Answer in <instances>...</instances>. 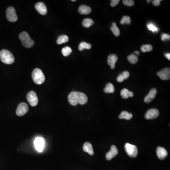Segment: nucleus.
<instances>
[{"label":"nucleus","mask_w":170,"mask_h":170,"mask_svg":"<svg viewBox=\"0 0 170 170\" xmlns=\"http://www.w3.org/2000/svg\"><path fill=\"white\" fill-rule=\"evenodd\" d=\"M19 38L23 46L26 48H31L34 44V41L30 38L29 34L26 32H22L20 34Z\"/></svg>","instance_id":"20e7f679"},{"label":"nucleus","mask_w":170,"mask_h":170,"mask_svg":"<svg viewBox=\"0 0 170 170\" xmlns=\"http://www.w3.org/2000/svg\"><path fill=\"white\" fill-rule=\"evenodd\" d=\"M161 39L163 41L166 40H169L170 39V36L167 34H163L161 36Z\"/></svg>","instance_id":"473e14b6"},{"label":"nucleus","mask_w":170,"mask_h":170,"mask_svg":"<svg viewBox=\"0 0 170 170\" xmlns=\"http://www.w3.org/2000/svg\"><path fill=\"white\" fill-rule=\"evenodd\" d=\"M26 98L28 102L32 106H36L38 102V97L36 94V92L31 91L29 92L26 95Z\"/></svg>","instance_id":"0eeeda50"},{"label":"nucleus","mask_w":170,"mask_h":170,"mask_svg":"<svg viewBox=\"0 0 170 170\" xmlns=\"http://www.w3.org/2000/svg\"><path fill=\"white\" fill-rule=\"evenodd\" d=\"M121 97L123 99H127L129 97H132L134 96V94L131 91H129L126 89H124L122 90L121 92Z\"/></svg>","instance_id":"6ab92c4d"},{"label":"nucleus","mask_w":170,"mask_h":170,"mask_svg":"<svg viewBox=\"0 0 170 170\" xmlns=\"http://www.w3.org/2000/svg\"><path fill=\"white\" fill-rule=\"evenodd\" d=\"M156 154L158 158L160 160H163L168 155V153L167 152L166 150L161 147H158L156 149Z\"/></svg>","instance_id":"4468645a"},{"label":"nucleus","mask_w":170,"mask_h":170,"mask_svg":"<svg viewBox=\"0 0 170 170\" xmlns=\"http://www.w3.org/2000/svg\"><path fill=\"white\" fill-rule=\"evenodd\" d=\"M72 1H76V0H72Z\"/></svg>","instance_id":"58836bf2"},{"label":"nucleus","mask_w":170,"mask_h":170,"mask_svg":"<svg viewBox=\"0 0 170 170\" xmlns=\"http://www.w3.org/2000/svg\"><path fill=\"white\" fill-rule=\"evenodd\" d=\"M115 91V88L114 85L111 83H107L106 85V87L103 89V91L106 93H113Z\"/></svg>","instance_id":"4be33fe9"},{"label":"nucleus","mask_w":170,"mask_h":170,"mask_svg":"<svg viewBox=\"0 0 170 170\" xmlns=\"http://www.w3.org/2000/svg\"><path fill=\"white\" fill-rule=\"evenodd\" d=\"M6 18L10 22H16L18 21L17 15L14 7H10L6 10Z\"/></svg>","instance_id":"423d86ee"},{"label":"nucleus","mask_w":170,"mask_h":170,"mask_svg":"<svg viewBox=\"0 0 170 170\" xmlns=\"http://www.w3.org/2000/svg\"><path fill=\"white\" fill-rule=\"evenodd\" d=\"M119 2V0H112L111 2V6L113 7H115L116 5H117Z\"/></svg>","instance_id":"72a5a7b5"},{"label":"nucleus","mask_w":170,"mask_h":170,"mask_svg":"<svg viewBox=\"0 0 170 170\" xmlns=\"http://www.w3.org/2000/svg\"><path fill=\"white\" fill-rule=\"evenodd\" d=\"M165 56L167 58V59H168V60L170 61V53H166L164 54Z\"/></svg>","instance_id":"c9c22d12"},{"label":"nucleus","mask_w":170,"mask_h":170,"mask_svg":"<svg viewBox=\"0 0 170 170\" xmlns=\"http://www.w3.org/2000/svg\"><path fill=\"white\" fill-rule=\"evenodd\" d=\"M159 111L156 109H151L148 110L145 114V118L147 119H155L158 117Z\"/></svg>","instance_id":"9b49d317"},{"label":"nucleus","mask_w":170,"mask_h":170,"mask_svg":"<svg viewBox=\"0 0 170 170\" xmlns=\"http://www.w3.org/2000/svg\"><path fill=\"white\" fill-rule=\"evenodd\" d=\"M118 60V57L115 54H110L107 58V62L108 65L110 66L111 69H114L115 68V63Z\"/></svg>","instance_id":"dca6fc26"},{"label":"nucleus","mask_w":170,"mask_h":170,"mask_svg":"<svg viewBox=\"0 0 170 170\" xmlns=\"http://www.w3.org/2000/svg\"><path fill=\"white\" fill-rule=\"evenodd\" d=\"M147 1L148 3H149V2H150V1Z\"/></svg>","instance_id":"4c0bfd02"},{"label":"nucleus","mask_w":170,"mask_h":170,"mask_svg":"<svg viewBox=\"0 0 170 170\" xmlns=\"http://www.w3.org/2000/svg\"><path fill=\"white\" fill-rule=\"evenodd\" d=\"M133 117V115L131 113H129L127 111H122L119 116V118L121 119H126L127 120L131 119Z\"/></svg>","instance_id":"412c9836"},{"label":"nucleus","mask_w":170,"mask_h":170,"mask_svg":"<svg viewBox=\"0 0 170 170\" xmlns=\"http://www.w3.org/2000/svg\"><path fill=\"white\" fill-rule=\"evenodd\" d=\"M62 52L64 56H68L72 52V49L70 47L66 46L62 48Z\"/></svg>","instance_id":"cd10ccee"},{"label":"nucleus","mask_w":170,"mask_h":170,"mask_svg":"<svg viewBox=\"0 0 170 170\" xmlns=\"http://www.w3.org/2000/svg\"><path fill=\"white\" fill-rule=\"evenodd\" d=\"M160 0H154L152 1V4L155 6H158L160 5Z\"/></svg>","instance_id":"f704fd0d"},{"label":"nucleus","mask_w":170,"mask_h":170,"mask_svg":"<svg viewBox=\"0 0 170 170\" xmlns=\"http://www.w3.org/2000/svg\"><path fill=\"white\" fill-rule=\"evenodd\" d=\"M147 27L150 31L153 33H158L159 29L158 27H156L153 23H150L147 25Z\"/></svg>","instance_id":"c756f323"},{"label":"nucleus","mask_w":170,"mask_h":170,"mask_svg":"<svg viewBox=\"0 0 170 170\" xmlns=\"http://www.w3.org/2000/svg\"><path fill=\"white\" fill-rule=\"evenodd\" d=\"M130 76V73L128 71H123V73L119 75L117 78V81L118 82H122L124 80L128 79Z\"/></svg>","instance_id":"aec40b11"},{"label":"nucleus","mask_w":170,"mask_h":170,"mask_svg":"<svg viewBox=\"0 0 170 170\" xmlns=\"http://www.w3.org/2000/svg\"><path fill=\"white\" fill-rule=\"evenodd\" d=\"M32 77L34 83L37 85H41L45 81V76L40 69L36 68L33 71Z\"/></svg>","instance_id":"7ed1b4c3"},{"label":"nucleus","mask_w":170,"mask_h":170,"mask_svg":"<svg viewBox=\"0 0 170 170\" xmlns=\"http://www.w3.org/2000/svg\"><path fill=\"white\" fill-rule=\"evenodd\" d=\"M68 101L73 106H77L78 104L85 105L88 101L87 96L85 94L81 92L73 91L70 93L68 97Z\"/></svg>","instance_id":"f257e3e1"},{"label":"nucleus","mask_w":170,"mask_h":170,"mask_svg":"<svg viewBox=\"0 0 170 170\" xmlns=\"http://www.w3.org/2000/svg\"><path fill=\"white\" fill-rule=\"evenodd\" d=\"M142 52L146 53L147 52H151L153 50V47L151 45H143L141 47Z\"/></svg>","instance_id":"c85d7f7f"},{"label":"nucleus","mask_w":170,"mask_h":170,"mask_svg":"<svg viewBox=\"0 0 170 170\" xmlns=\"http://www.w3.org/2000/svg\"><path fill=\"white\" fill-rule=\"evenodd\" d=\"M124 148L128 155L130 158H136L138 155V148L136 146L130 143H126L125 145Z\"/></svg>","instance_id":"39448f33"},{"label":"nucleus","mask_w":170,"mask_h":170,"mask_svg":"<svg viewBox=\"0 0 170 170\" xmlns=\"http://www.w3.org/2000/svg\"><path fill=\"white\" fill-rule=\"evenodd\" d=\"M94 24V21L90 18H85L82 21V25L84 27L89 28Z\"/></svg>","instance_id":"5701e85b"},{"label":"nucleus","mask_w":170,"mask_h":170,"mask_svg":"<svg viewBox=\"0 0 170 170\" xmlns=\"http://www.w3.org/2000/svg\"><path fill=\"white\" fill-rule=\"evenodd\" d=\"M156 94H157V90L155 88L152 89L149 91L148 94L145 97L144 102L147 103H150L155 98Z\"/></svg>","instance_id":"2eb2a0df"},{"label":"nucleus","mask_w":170,"mask_h":170,"mask_svg":"<svg viewBox=\"0 0 170 170\" xmlns=\"http://www.w3.org/2000/svg\"><path fill=\"white\" fill-rule=\"evenodd\" d=\"M121 24H130L131 23V18L129 16H123L120 21Z\"/></svg>","instance_id":"7c9ffc66"},{"label":"nucleus","mask_w":170,"mask_h":170,"mask_svg":"<svg viewBox=\"0 0 170 170\" xmlns=\"http://www.w3.org/2000/svg\"><path fill=\"white\" fill-rule=\"evenodd\" d=\"M78 12L80 14H83V15H87L91 12V9L89 6L83 5H81L79 7Z\"/></svg>","instance_id":"a211bd4d"},{"label":"nucleus","mask_w":170,"mask_h":170,"mask_svg":"<svg viewBox=\"0 0 170 170\" xmlns=\"http://www.w3.org/2000/svg\"><path fill=\"white\" fill-rule=\"evenodd\" d=\"M69 37L66 35H62L58 38L57 40V43L58 45H61V44L65 43V42H68L69 41Z\"/></svg>","instance_id":"b1692460"},{"label":"nucleus","mask_w":170,"mask_h":170,"mask_svg":"<svg viewBox=\"0 0 170 170\" xmlns=\"http://www.w3.org/2000/svg\"><path fill=\"white\" fill-rule=\"evenodd\" d=\"M83 149L85 152L89 154L90 155H94V152L93 146H92V144L90 143L89 142H85L84 143L83 147Z\"/></svg>","instance_id":"f3484780"},{"label":"nucleus","mask_w":170,"mask_h":170,"mask_svg":"<svg viewBox=\"0 0 170 170\" xmlns=\"http://www.w3.org/2000/svg\"><path fill=\"white\" fill-rule=\"evenodd\" d=\"M157 75L160 77V79L163 81L169 80L170 78V69L166 68L157 73Z\"/></svg>","instance_id":"1a4fd4ad"},{"label":"nucleus","mask_w":170,"mask_h":170,"mask_svg":"<svg viewBox=\"0 0 170 170\" xmlns=\"http://www.w3.org/2000/svg\"><path fill=\"white\" fill-rule=\"evenodd\" d=\"M127 58L128 60L129 61V62L132 64H136L138 61V56L134 54H132L129 55V56Z\"/></svg>","instance_id":"bb28decb"},{"label":"nucleus","mask_w":170,"mask_h":170,"mask_svg":"<svg viewBox=\"0 0 170 170\" xmlns=\"http://www.w3.org/2000/svg\"><path fill=\"white\" fill-rule=\"evenodd\" d=\"M29 109V106L26 103H21L18 105L16 113L18 116H22L28 112Z\"/></svg>","instance_id":"6e6552de"},{"label":"nucleus","mask_w":170,"mask_h":170,"mask_svg":"<svg viewBox=\"0 0 170 170\" xmlns=\"http://www.w3.org/2000/svg\"><path fill=\"white\" fill-rule=\"evenodd\" d=\"M34 147L38 152H42L45 146V140L44 138L41 137L36 138L34 141Z\"/></svg>","instance_id":"9d476101"},{"label":"nucleus","mask_w":170,"mask_h":170,"mask_svg":"<svg viewBox=\"0 0 170 170\" xmlns=\"http://www.w3.org/2000/svg\"><path fill=\"white\" fill-rule=\"evenodd\" d=\"M122 2L126 6L131 7L134 4V1L133 0H123Z\"/></svg>","instance_id":"2f4dec72"},{"label":"nucleus","mask_w":170,"mask_h":170,"mask_svg":"<svg viewBox=\"0 0 170 170\" xmlns=\"http://www.w3.org/2000/svg\"><path fill=\"white\" fill-rule=\"evenodd\" d=\"M0 60L5 64H11L14 62L15 58L11 52L4 49L0 51Z\"/></svg>","instance_id":"f03ea898"},{"label":"nucleus","mask_w":170,"mask_h":170,"mask_svg":"<svg viewBox=\"0 0 170 170\" xmlns=\"http://www.w3.org/2000/svg\"><path fill=\"white\" fill-rule=\"evenodd\" d=\"M111 30L113 32L114 35L116 37H118L120 34V30L116 25V24L114 22L113 23L112 26L111 28Z\"/></svg>","instance_id":"a878e982"},{"label":"nucleus","mask_w":170,"mask_h":170,"mask_svg":"<svg viewBox=\"0 0 170 170\" xmlns=\"http://www.w3.org/2000/svg\"><path fill=\"white\" fill-rule=\"evenodd\" d=\"M91 48V45L85 42H81L78 46V50L81 51H83L84 49H90Z\"/></svg>","instance_id":"393cba45"},{"label":"nucleus","mask_w":170,"mask_h":170,"mask_svg":"<svg viewBox=\"0 0 170 170\" xmlns=\"http://www.w3.org/2000/svg\"><path fill=\"white\" fill-rule=\"evenodd\" d=\"M35 8L36 10L41 15H45L47 14V8L43 2H37L35 5Z\"/></svg>","instance_id":"ddd939ff"},{"label":"nucleus","mask_w":170,"mask_h":170,"mask_svg":"<svg viewBox=\"0 0 170 170\" xmlns=\"http://www.w3.org/2000/svg\"><path fill=\"white\" fill-rule=\"evenodd\" d=\"M134 54L138 56V55H139V54H140V52L138 51H135V52H134Z\"/></svg>","instance_id":"e433bc0d"},{"label":"nucleus","mask_w":170,"mask_h":170,"mask_svg":"<svg viewBox=\"0 0 170 170\" xmlns=\"http://www.w3.org/2000/svg\"><path fill=\"white\" fill-rule=\"evenodd\" d=\"M118 154V150L116 146H111L110 150L106 154V158L108 161L111 160L113 158H114Z\"/></svg>","instance_id":"f8f14e48"}]
</instances>
